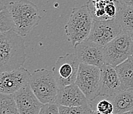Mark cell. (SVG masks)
Returning a JSON list of instances; mask_svg holds the SVG:
<instances>
[{
    "label": "cell",
    "mask_w": 133,
    "mask_h": 114,
    "mask_svg": "<svg viewBox=\"0 0 133 114\" xmlns=\"http://www.w3.org/2000/svg\"><path fill=\"white\" fill-rule=\"evenodd\" d=\"M26 61L25 41L14 30L0 32V73L22 67Z\"/></svg>",
    "instance_id": "1"
},
{
    "label": "cell",
    "mask_w": 133,
    "mask_h": 114,
    "mask_svg": "<svg viewBox=\"0 0 133 114\" xmlns=\"http://www.w3.org/2000/svg\"><path fill=\"white\" fill-rule=\"evenodd\" d=\"M7 7L11 15L13 30L22 37L37 27L42 19L37 6L29 0L10 2Z\"/></svg>",
    "instance_id": "2"
},
{
    "label": "cell",
    "mask_w": 133,
    "mask_h": 114,
    "mask_svg": "<svg viewBox=\"0 0 133 114\" xmlns=\"http://www.w3.org/2000/svg\"><path fill=\"white\" fill-rule=\"evenodd\" d=\"M94 20L86 4L72 9L64 30L68 40L73 46L88 39Z\"/></svg>",
    "instance_id": "3"
},
{
    "label": "cell",
    "mask_w": 133,
    "mask_h": 114,
    "mask_svg": "<svg viewBox=\"0 0 133 114\" xmlns=\"http://www.w3.org/2000/svg\"><path fill=\"white\" fill-rule=\"evenodd\" d=\"M29 85L42 104L56 103L59 88L52 71L46 69L34 71L31 73Z\"/></svg>",
    "instance_id": "4"
},
{
    "label": "cell",
    "mask_w": 133,
    "mask_h": 114,
    "mask_svg": "<svg viewBox=\"0 0 133 114\" xmlns=\"http://www.w3.org/2000/svg\"><path fill=\"white\" fill-rule=\"evenodd\" d=\"M106 64L114 67L133 55V42L130 32L122 31L103 47Z\"/></svg>",
    "instance_id": "5"
},
{
    "label": "cell",
    "mask_w": 133,
    "mask_h": 114,
    "mask_svg": "<svg viewBox=\"0 0 133 114\" xmlns=\"http://www.w3.org/2000/svg\"><path fill=\"white\" fill-rule=\"evenodd\" d=\"M76 54H66L60 56L52 68V72L58 88L74 84L79 67Z\"/></svg>",
    "instance_id": "6"
},
{
    "label": "cell",
    "mask_w": 133,
    "mask_h": 114,
    "mask_svg": "<svg viewBox=\"0 0 133 114\" xmlns=\"http://www.w3.org/2000/svg\"><path fill=\"white\" fill-rule=\"evenodd\" d=\"M100 83V67L80 63L76 84L85 94L89 101L98 96Z\"/></svg>",
    "instance_id": "7"
},
{
    "label": "cell",
    "mask_w": 133,
    "mask_h": 114,
    "mask_svg": "<svg viewBox=\"0 0 133 114\" xmlns=\"http://www.w3.org/2000/svg\"><path fill=\"white\" fill-rule=\"evenodd\" d=\"M122 31L115 19L94 20L88 39L104 47L115 39Z\"/></svg>",
    "instance_id": "8"
},
{
    "label": "cell",
    "mask_w": 133,
    "mask_h": 114,
    "mask_svg": "<svg viewBox=\"0 0 133 114\" xmlns=\"http://www.w3.org/2000/svg\"><path fill=\"white\" fill-rule=\"evenodd\" d=\"M75 54L80 63L95 65L99 67L105 64L103 46L88 39L74 45Z\"/></svg>",
    "instance_id": "9"
},
{
    "label": "cell",
    "mask_w": 133,
    "mask_h": 114,
    "mask_svg": "<svg viewBox=\"0 0 133 114\" xmlns=\"http://www.w3.org/2000/svg\"><path fill=\"white\" fill-rule=\"evenodd\" d=\"M31 73L24 67L0 73V92L13 94L29 83Z\"/></svg>",
    "instance_id": "10"
},
{
    "label": "cell",
    "mask_w": 133,
    "mask_h": 114,
    "mask_svg": "<svg viewBox=\"0 0 133 114\" xmlns=\"http://www.w3.org/2000/svg\"><path fill=\"white\" fill-rule=\"evenodd\" d=\"M20 114H38L43 104L32 92L29 83L13 94Z\"/></svg>",
    "instance_id": "11"
},
{
    "label": "cell",
    "mask_w": 133,
    "mask_h": 114,
    "mask_svg": "<svg viewBox=\"0 0 133 114\" xmlns=\"http://www.w3.org/2000/svg\"><path fill=\"white\" fill-rule=\"evenodd\" d=\"M122 90L121 84L115 67L106 63L101 66L98 96H110Z\"/></svg>",
    "instance_id": "12"
},
{
    "label": "cell",
    "mask_w": 133,
    "mask_h": 114,
    "mask_svg": "<svg viewBox=\"0 0 133 114\" xmlns=\"http://www.w3.org/2000/svg\"><path fill=\"white\" fill-rule=\"evenodd\" d=\"M89 100L76 84L59 88L56 103L64 106H81L86 105Z\"/></svg>",
    "instance_id": "13"
},
{
    "label": "cell",
    "mask_w": 133,
    "mask_h": 114,
    "mask_svg": "<svg viewBox=\"0 0 133 114\" xmlns=\"http://www.w3.org/2000/svg\"><path fill=\"white\" fill-rule=\"evenodd\" d=\"M114 108V114H123L133 110V89L122 90L107 96Z\"/></svg>",
    "instance_id": "14"
},
{
    "label": "cell",
    "mask_w": 133,
    "mask_h": 114,
    "mask_svg": "<svg viewBox=\"0 0 133 114\" xmlns=\"http://www.w3.org/2000/svg\"><path fill=\"white\" fill-rule=\"evenodd\" d=\"M123 90L133 89V55L115 67Z\"/></svg>",
    "instance_id": "15"
},
{
    "label": "cell",
    "mask_w": 133,
    "mask_h": 114,
    "mask_svg": "<svg viewBox=\"0 0 133 114\" xmlns=\"http://www.w3.org/2000/svg\"><path fill=\"white\" fill-rule=\"evenodd\" d=\"M115 20L122 31L131 32L133 31V7L123 5L117 1V13Z\"/></svg>",
    "instance_id": "16"
},
{
    "label": "cell",
    "mask_w": 133,
    "mask_h": 114,
    "mask_svg": "<svg viewBox=\"0 0 133 114\" xmlns=\"http://www.w3.org/2000/svg\"><path fill=\"white\" fill-rule=\"evenodd\" d=\"M0 114H20L13 94L0 92Z\"/></svg>",
    "instance_id": "17"
},
{
    "label": "cell",
    "mask_w": 133,
    "mask_h": 114,
    "mask_svg": "<svg viewBox=\"0 0 133 114\" xmlns=\"http://www.w3.org/2000/svg\"><path fill=\"white\" fill-rule=\"evenodd\" d=\"M89 105L93 110L102 114L112 113L114 111L113 104L107 96H99L92 101H89Z\"/></svg>",
    "instance_id": "18"
},
{
    "label": "cell",
    "mask_w": 133,
    "mask_h": 114,
    "mask_svg": "<svg viewBox=\"0 0 133 114\" xmlns=\"http://www.w3.org/2000/svg\"><path fill=\"white\" fill-rule=\"evenodd\" d=\"M59 105V114H91L92 109L89 105V102L88 104L81 106H64Z\"/></svg>",
    "instance_id": "19"
},
{
    "label": "cell",
    "mask_w": 133,
    "mask_h": 114,
    "mask_svg": "<svg viewBox=\"0 0 133 114\" xmlns=\"http://www.w3.org/2000/svg\"><path fill=\"white\" fill-rule=\"evenodd\" d=\"M13 20L8 7L0 12V32H5L13 29Z\"/></svg>",
    "instance_id": "20"
},
{
    "label": "cell",
    "mask_w": 133,
    "mask_h": 114,
    "mask_svg": "<svg viewBox=\"0 0 133 114\" xmlns=\"http://www.w3.org/2000/svg\"><path fill=\"white\" fill-rule=\"evenodd\" d=\"M38 114H59V105L56 103L43 104Z\"/></svg>",
    "instance_id": "21"
},
{
    "label": "cell",
    "mask_w": 133,
    "mask_h": 114,
    "mask_svg": "<svg viewBox=\"0 0 133 114\" xmlns=\"http://www.w3.org/2000/svg\"><path fill=\"white\" fill-rule=\"evenodd\" d=\"M117 1L123 5L133 7V0H117Z\"/></svg>",
    "instance_id": "22"
},
{
    "label": "cell",
    "mask_w": 133,
    "mask_h": 114,
    "mask_svg": "<svg viewBox=\"0 0 133 114\" xmlns=\"http://www.w3.org/2000/svg\"><path fill=\"white\" fill-rule=\"evenodd\" d=\"M5 8H7V7L0 1V12L2 11H3V9H5Z\"/></svg>",
    "instance_id": "23"
},
{
    "label": "cell",
    "mask_w": 133,
    "mask_h": 114,
    "mask_svg": "<svg viewBox=\"0 0 133 114\" xmlns=\"http://www.w3.org/2000/svg\"><path fill=\"white\" fill-rule=\"evenodd\" d=\"M91 114H102V113H99V112H98V111H95V110H92V111H91ZM110 114H114V113H110Z\"/></svg>",
    "instance_id": "24"
},
{
    "label": "cell",
    "mask_w": 133,
    "mask_h": 114,
    "mask_svg": "<svg viewBox=\"0 0 133 114\" xmlns=\"http://www.w3.org/2000/svg\"><path fill=\"white\" fill-rule=\"evenodd\" d=\"M123 114H133V110H131V111H129V112H127V113H124Z\"/></svg>",
    "instance_id": "25"
},
{
    "label": "cell",
    "mask_w": 133,
    "mask_h": 114,
    "mask_svg": "<svg viewBox=\"0 0 133 114\" xmlns=\"http://www.w3.org/2000/svg\"><path fill=\"white\" fill-rule=\"evenodd\" d=\"M130 36H131L132 40V42H133V31H132V32H130Z\"/></svg>",
    "instance_id": "26"
},
{
    "label": "cell",
    "mask_w": 133,
    "mask_h": 114,
    "mask_svg": "<svg viewBox=\"0 0 133 114\" xmlns=\"http://www.w3.org/2000/svg\"><path fill=\"white\" fill-rule=\"evenodd\" d=\"M101 1H105V0H101Z\"/></svg>",
    "instance_id": "27"
}]
</instances>
